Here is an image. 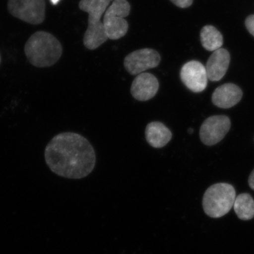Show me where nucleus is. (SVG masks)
I'll return each instance as SVG.
<instances>
[{
	"label": "nucleus",
	"mask_w": 254,
	"mask_h": 254,
	"mask_svg": "<svg viewBox=\"0 0 254 254\" xmlns=\"http://www.w3.org/2000/svg\"><path fill=\"white\" fill-rule=\"evenodd\" d=\"M249 184L252 190H254V170L251 173L250 178H249Z\"/></svg>",
	"instance_id": "nucleus-18"
},
{
	"label": "nucleus",
	"mask_w": 254,
	"mask_h": 254,
	"mask_svg": "<svg viewBox=\"0 0 254 254\" xmlns=\"http://www.w3.org/2000/svg\"><path fill=\"white\" fill-rule=\"evenodd\" d=\"M8 9L14 17L25 22L38 25L46 16L45 0H9Z\"/></svg>",
	"instance_id": "nucleus-6"
},
{
	"label": "nucleus",
	"mask_w": 254,
	"mask_h": 254,
	"mask_svg": "<svg viewBox=\"0 0 254 254\" xmlns=\"http://www.w3.org/2000/svg\"><path fill=\"white\" fill-rule=\"evenodd\" d=\"M246 27L249 32L254 36V14L250 15L245 21Z\"/></svg>",
	"instance_id": "nucleus-16"
},
{
	"label": "nucleus",
	"mask_w": 254,
	"mask_h": 254,
	"mask_svg": "<svg viewBox=\"0 0 254 254\" xmlns=\"http://www.w3.org/2000/svg\"><path fill=\"white\" fill-rule=\"evenodd\" d=\"M0 63H1V55H0Z\"/></svg>",
	"instance_id": "nucleus-21"
},
{
	"label": "nucleus",
	"mask_w": 254,
	"mask_h": 254,
	"mask_svg": "<svg viewBox=\"0 0 254 254\" xmlns=\"http://www.w3.org/2000/svg\"><path fill=\"white\" fill-rule=\"evenodd\" d=\"M193 130L191 129V128H190V130H189V132H190V133H193Z\"/></svg>",
	"instance_id": "nucleus-20"
},
{
	"label": "nucleus",
	"mask_w": 254,
	"mask_h": 254,
	"mask_svg": "<svg viewBox=\"0 0 254 254\" xmlns=\"http://www.w3.org/2000/svg\"><path fill=\"white\" fill-rule=\"evenodd\" d=\"M170 1L178 7L183 8V9L190 7L193 3V0H170Z\"/></svg>",
	"instance_id": "nucleus-17"
},
{
	"label": "nucleus",
	"mask_w": 254,
	"mask_h": 254,
	"mask_svg": "<svg viewBox=\"0 0 254 254\" xmlns=\"http://www.w3.org/2000/svg\"><path fill=\"white\" fill-rule=\"evenodd\" d=\"M111 0H81L79 8L88 13V27L83 38V44L89 50H95L108 41L103 22L100 21Z\"/></svg>",
	"instance_id": "nucleus-3"
},
{
	"label": "nucleus",
	"mask_w": 254,
	"mask_h": 254,
	"mask_svg": "<svg viewBox=\"0 0 254 254\" xmlns=\"http://www.w3.org/2000/svg\"><path fill=\"white\" fill-rule=\"evenodd\" d=\"M182 83L194 93L204 91L208 84L206 68L198 61H190L182 66L180 71Z\"/></svg>",
	"instance_id": "nucleus-9"
},
{
	"label": "nucleus",
	"mask_w": 254,
	"mask_h": 254,
	"mask_svg": "<svg viewBox=\"0 0 254 254\" xmlns=\"http://www.w3.org/2000/svg\"><path fill=\"white\" fill-rule=\"evenodd\" d=\"M230 63V55L225 49H219L214 51L207 62V74L208 79L218 81L226 73Z\"/></svg>",
	"instance_id": "nucleus-11"
},
{
	"label": "nucleus",
	"mask_w": 254,
	"mask_h": 254,
	"mask_svg": "<svg viewBox=\"0 0 254 254\" xmlns=\"http://www.w3.org/2000/svg\"><path fill=\"white\" fill-rule=\"evenodd\" d=\"M159 81L154 75L142 73L137 75L131 87L132 96L138 101H147L154 98L159 89Z\"/></svg>",
	"instance_id": "nucleus-10"
},
{
	"label": "nucleus",
	"mask_w": 254,
	"mask_h": 254,
	"mask_svg": "<svg viewBox=\"0 0 254 254\" xmlns=\"http://www.w3.org/2000/svg\"><path fill=\"white\" fill-rule=\"evenodd\" d=\"M234 210L242 220H250L254 217V200L249 193H242L235 198Z\"/></svg>",
	"instance_id": "nucleus-15"
},
{
	"label": "nucleus",
	"mask_w": 254,
	"mask_h": 254,
	"mask_svg": "<svg viewBox=\"0 0 254 254\" xmlns=\"http://www.w3.org/2000/svg\"><path fill=\"white\" fill-rule=\"evenodd\" d=\"M231 127L230 119L223 115L207 119L200 129L201 141L207 145L216 144L221 141Z\"/></svg>",
	"instance_id": "nucleus-8"
},
{
	"label": "nucleus",
	"mask_w": 254,
	"mask_h": 254,
	"mask_svg": "<svg viewBox=\"0 0 254 254\" xmlns=\"http://www.w3.org/2000/svg\"><path fill=\"white\" fill-rule=\"evenodd\" d=\"M145 133L147 142L155 148L165 146L173 137L171 131L160 122H152L148 124Z\"/></svg>",
	"instance_id": "nucleus-13"
},
{
	"label": "nucleus",
	"mask_w": 254,
	"mask_h": 254,
	"mask_svg": "<svg viewBox=\"0 0 254 254\" xmlns=\"http://www.w3.org/2000/svg\"><path fill=\"white\" fill-rule=\"evenodd\" d=\"M50 1L53 5H57L60 2V0H50Z\"/></svg>",
	"instance_id": "nucleus-19"
},
{
	"label": "nucleus",
	"mask_w": 254,
	"mask_h": 254,
	"mask_svg": "<svg viewBox=\"0 0 254 254\" xmlns=\"http://www.w3.org/2000/svg\"><path fill=\"white\" fill-rule=\"evenodd\" d=\"M236 197V191L232 185L215 184L209 187L203 195V210L210 218H221L231 210Z\"/></svg>",
	"instance_id": "nucleus-4"
},
{
	"label": "nucleus",
	"mask_w": 254,
	"mask_h": 254,
	"mask_svg": "<svg viewBox=\"0 0 254 254\" xmlns=\"http://www.w3.org/2000/svg\"><path fill=\"white\" fill-rule=\"evenodd\" d=\"M130 10L131 6L127 0H114L106 10L103 22L108 39L118 40L127 34L128 23L125 18Z\"/></svg>",
	"instance_id": "nucleus-5"
},
{
	"label": "nucleus",
	"mask_w": 254,
	"mask_h": 254,
	"mask_svg": "<svg viewBox=\"0 0 254 254\" xmlns=\"http://www.w3.org/2000/svg\"><path fill=\"white\" fill-rule=\"evenodd\" d=\"M29 63L36 67H49L61 58L63 47L56 38L45 31L36 32L30 37L24 48Z\"/></svg>",
	"instance_id": "nucleus-2"
},
{
	"label": "nucleus",
	"mask_w": 254,
	"mask_h": 254,
	"mask_svg": "<svg viewBox=\"0 0 254 254\" xmlns=\"http://www.w3.org/2000/svg\"><path fill=\"white\" fill-rule=\"evenodd\" d=\"M45 158L53 173L73 180L88 176L96 161L94 148L89 141L73 132L53 137L45 150Z\"/></svg>",
	"instance_id": "nucleus-1"
},
{
	"label": "nucleus",
	"mask_w": 254,
	"mask_h": 254,
	"mask_svg": "<svg viewBox=\"0 0 254 254\" xmlns=\"http://www.w3.org/2000/svg\"><path fill=\"white\" fill-rule=\"evenodd\" d=\"M160 55L156 50L144 48L132 52L127 55L124 65L128 73L138 75L150 68L157 67L160 64Z\"/></svg>",
	"instance_id": "nucleus-7"
},
{
	"label": "nucleus",
	"mask_w": 254,
	"mask_h": 254,
	"mask_svg": "<svg viewBox=\"0 0 254 254\" xmlns=\"http://www.w3.org/2000/svg\"><path fill=\"white\" fill-rule=\"evenodd\" d=\"M202 46L208 51L220 49L223 44V38L220 32L212 26H204L200 31Z\"/></svg>",
	"instance_id": "nucleus-14"
},
{
	"label": "nucleus",
	"mask_w": 254,
	"mask_h": 254,
	"mask_svg": "<svg viewBox=\"0 0 254 254\" xmlns=\"http://www.w3.org/2000/svg\"><path fill=\"white\" fill-rule=\"evenodd\" d=\"M242 98V91L240 87L233 83H227L214 91L212 100L218 108H230L237 105Z\"/></svg>",
	"instance_id": "nucleus-12"
}]
</instances>
